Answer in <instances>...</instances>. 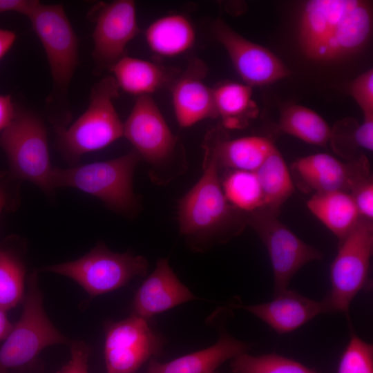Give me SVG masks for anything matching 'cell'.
Segmentation results:
<instances>
[{"label": "cell", "mask_w": 373, "mask_h": 373, "mask_svg": "<svg viewBox=\"0 0 373 373\" xmlns=\"http://www.w3.org/2000/svg\"><path fill=\"white\" fill-rule=\"evenodd\" d=\"M370 2L310 0L301 11L298 44L303 54L318 61L341 59L361 50L372 32Z\"/></svg>", "instance_id": "1"}, {"label": "cell", "mask_w": 373, "mask_h": 373, "mask_svg": "<svg viewBox=\"0 0 373 373\" xmlns=\"http://www.w3.org/2000/svg\"><path fill=\"white\" fill-rule=\"evenodd\" d=\"M203 151L202 175L178 205L180 233L197 251L229 241L247 225L245 213L233 207L224 194L216 158Z\"/></svg>", "instance_id": "2"}, {"label": "cell", "mask_w": 373, "mask_h": 373, "mask_svg": "<svg viewBox=\"0 0 373 373\" xmlns=\"http://www.w3.org/2000/svg\"><path fill=\"white\" fill-rule=\"evenodd\" d=\"M123 136L149 164V175L154 183L166 184L187 169L181 144L151 95L137 97L123 123Z\"/></svg>", "instance_id": "3"}, {"label": "cell", "mask_w": 373, "mask_h": 373, "mask_svg": "<svg viewBox=\"0 0 373 373\" xmlns=\"http://www.w3.org/2000/svg\"><path fill=\"white\" fill-rule=\"evenodd\" d=\"M133 149L111 160L68 168L54 166L52 183L57 188H73L98 198L112 211L128 218L140 210L133 190L134 171L141 161Z\"/></svg>", "instance_id": "4"}, {"label": "cell", "mask_w": 373, "mask_h": 373, "mask_svg": "<svg viewBox=\"0 0 373 373\" xmlns=\"http://www.w3.org/2000/svg\"><path fill=\"white\" fill-rule=\"evenodd\" d=\"M68 341L46 315L37 271H33L28 278L21 317L0 347V373H39L42 350Z\"/></svg>", "instance_id": "5"}, {"label": "cell", "mask_w": 373, "mask_h": 373, "mask_svg": "<svg viewBox=\"0 0 373 373\" xmlns=\"http://www.w3.org/2000/svg\"><path fill=\"white\" fill-rule=\"evenodd\" d=\"M119 90L112 75L104 77L93 86L86 110L68 128L55 127L57 148L68 162L76 163L123 136V122L113 103Z\"/></svg>", "instance_id": "6"}, {"label": "cell", "mask_w": 373, "mask_h": 373, "mask_svg": "<svg viewBox=\"0 0 373 373\" xmlns=\"http://www.w3.org/2000/svg\"><path fill=\"white\" fill-rule=\"evenodd\" d=\"M28 18L42 44L52 80L47 106L52 113L70 115L68 91L78 64L79 41L61 4H36Z\"/></svg>", "instance_id": "7"}, {"label": "cell", "mask_w": 373, "mask_h": 373, "mask_svg": "<svg viewBox=\"0 0 373 373\" xmlns=\"http://www.w3.org/2000/svg\"><path fill=\"white\" fill-rule=\"evenodd\" d=\"M0 146L15 179L28 181L48 196L55 189L52 183L48 135L43 119L35 111L17 107L10 124L1 131Z\"/></svg>", "instance_id": "8"}, {"label": "cell", "mask_w": 373, "mask_h": 373, "mask_svg": "<svg viewBox=\"0 0 373 373\" xmlns=\"http://www.w3.org/2000/svg\"><path fill=\"white\" fill-rule=\"evenodd\" d=\"M146 259L131 252L115 253L99 242L83 256L41 270L66 276L77 283L90 297L115 290L137 276L146 275Z\"/></svg>", "instance_id": "9"}, {"label": "cell", "mask_w": 373, "mask_h": 373, "mask_svg": "<svg viewBox=\"0 0 373 373\" xmlns=\"http://www.w3.org/2000/svg\"><path fill=\"white\" fill-rule=\"evenodd\" d=\"M373 251V225L361 219L341 240L330 266L331 291L324 298L329 313H349L356 294L367 283Z\"/></svg>", "instance_id": "10"}, {"label": "cell", "mask_w": 373, "mask_h": 373, "mask_svg": "<svg viewBox=\"0 0 373 373\" xmlns=\"http://www.w3.org/2000/svg\"><path fill=\"white\" fill-rule=\"evenodd\" d=\"M277 213L266 208L245 213L247 224L257 232L268 251L274 296L288 289L291 279L301 267L323 258L319 250L303 242L282 223Z\"/></svg>", "instance_id": "11"}, {"label": "cell", "mask_w": 373, "mask_h": 373, "mask_svg": "<svg viewBox=\"0 0 373 373\" xmlns=\"http://www.w3.org/2000/svg\"><path fill=\"white\" fill-rule=\"evenodd\" d=\"M95 27L92 57L96 73L110 70L126 56L128 44L140 32L132 0L100 3L91 11Z\"/></svg>", "instance_id": "12"}, {"label": "cell", "mask_w": 373, "mask_h": 373, "mask_svg": "<svg viewBox=\"0 0 373 373\" xmlns=\"http://www.w3.org/2000/svg\"><path fill=\"white\" fill-rule=\"evenodd\" d=\"M104 358L107 373H135L151 356L160 352L163 341L135 314L106 325Z\"/></svg>", "instance_id": "13"}, {"label": "cell", "mask_w": 373, "mask_h": 373, "mask_svg": "<svg viewBox=\"0 0 373 373\" xmlns=\"http://www.w3.org/2000/svg\"><path fill=\"white\" fill-rule=\"evenodd\" d=\"M212 31L245 84L251 87L264 86L289 75L287 68L272 52L245 39L222 19L214 22Z\"/></svg>", "instance_id": "14"}, {"label": "cell", "mask_w": 373, "mask_h": 373, "mask_svg": "<svg viewBox=\"0 0 373 373\" xmlns=\"http://www.w3.org/2000/svg\"><path fill=\"white\" fill-rule=\"evenodd\" d=\"M292 170L303 186L315 193H350L358 182L370 175L368 162L364 157L343 162L327 153L299 158L293 163Z\"/></svg>", "instance_id": "15"}, {"label": "cell", "mask_w": 373, "mask_h": 373, "mask_svg": "<svg viewBox=\"0 0 373 373\" xmlns=\"http://www.w3.org/2000/svg\"><path fill=\"white\" fill-rule=\"evenodd\" d=\"M206 64L192 59L186 70L172 82L171 93L175 116L179 126L188 128L208 119L218 117L213 89L204 82Z\"/></svg>", "instance_id": "16"}, {"label": "cell", "mask_w": 373, "mask_h": 373, "mask_svg": "<svg viewBox=\"0 0 373 373\" xmlns=\"http://www.w3.org/2000/svg\"><path fill=\"white\" fill-rule=\"evenodd\" d=\"M235 307L254 314L278 334L294 332L318 315L329 313L324 299L315 300L289 289L269 302Z\"/></svg>", "instance_id": "17"}, {"label": "cell", "mask_w": 373, "mask_h": 373, "mask_svg": "<svg viewBox=\"0 0 373 373\" xmlns=\"http://www.w3.org/2000/svg\"><path fill=\"white\" fill-rule=\"evenodd\" d=\"M202 149L216 158L219 168L255 172L275 147L269 139L252 135L230 140L222 126L204 135Z\"/></svg>", "instance_id": "18"}, {"label": "cell", "mask_w": 373, "mask_h": 373, "mask_svg": "<svg viewBox=\"0 0 373 373\" xmlns=\"http://www.w3.org/2000/svg\"><path fill=\"white\" fill-rule=\"evenodd\" d=\"M195 298L174 274L168 260L161 258L153 273L137 289L133 300V314L147 320Z\"/></svg>", "instance_id": "19"}, {"label": "cell", "mask_w": 373, "mask_h": 373, "mask_svg": "<svg viewBox=\"0 0 373 373\" xmlns=\"http://www.w3.org/2000/svg\"><path fill=\"white\" fill-rule=\"evenodd\" d=\"M249 348V343L224 333L206 349L165 363L151 361L146 373H213L224 362L247 352Z\"/></svg>", "instance_id": "20"}, {"label": "cell", "mask_w": 373, "mask_h": 373, "mask_svg": "<svg viewBox=\"0 0 373 373\" xmlns=\"http://www.w3.org/2000/svg\"><path fill=\"white\" fill-rule=\"evenodd\" d=\"M26 245L17 236L0 245V309L9 310L23 302L25 291Z\"/></svg>", "instance_id": "21"}, {"label": "cell", "mask_w": 373, "mask_h": 373, "mask_svg": "<svg viewBox=\"0 0 373 373\" xmlns=\"http://www.w3.org/2000/svg\"><path fill=\"white\" fill-rule=\"evenodd\" d=\"M145 39L155 54L172 57L193 48L195 31L190 20L182 14H171L151 23L145 31Z\"/></svg>", "instance_id": "22"}, {"label": "cell", "mask_w": 373, "mask_h": 373, "mask_svg": "<svg viewBox=\"0 0 373 373\" xmlns=\"http://www.w3.org/2000/svg\"><path fill=\"white\" fill-rule=\"evenodd\" d=\"M307 207L339 240L361 219L352 195L347 191L314 193Z\"/></svg>", "instance_id": "23"}, {"label": "cell", "mask_w": 373, "mask_h": 373, "mask_svg": "<svg viewBox=\"0 0 373 373\" xmlns=\"http://www.w3.org/2000/svg\"><path fill=\"white\" fill-rule=\"evenodd\" d=\"M119 88L137 97L150 95L166 84L168 70L153 62L125 56L109 70Z\"/></svg>", "instance_id": "24"}, {"label": "cell", "mask_w": 373, "mask_h": 373, "mask_svg": "<svg viewBox=\"0 0 373 373\" xmlns=\"http://www.w3.org/2000/svg\"><path fill=\"white\" fill-rule=\"evenodd\" d=\"M251 88L245 84L227 82L212 88L217 115L224 129L243 128L254 116Z\"/></svg>", "instance_id": "25"}, {"label": "cell", "mask_w": 373, "mask_h": 373, "mask_svg": "<svg viewBox=\"0 0 373 373\" xmlns=\"http://www.w3.org/2000/svg\"><path fill=\"white\" fill-rule=\"evenodd\" d=\"M255 172L262 191L264 208L278 213L294 193V185L286 162L276 146Z\"/></svg>", "instance_id": "26"}, {"label": "cell", "mask_w": 373, "mask_h": 373, "mask_svg": "<svg viewBox=\"0 0 373 373\" xmlns=\"http://www.w3.org/2000/svg\"><path fill=\"white\" fill-rule=\"evenodd\" d=\"M279 129L309 144L323 146L332 138L333 131L326 121L313 110L300 105L283 109Z\"/></svg>", "instance_id": "27"}, {"label": "cell", "mask_w": 373, "mask_h": 373, "mask_svg": "<svg viewBox=\"0 0 373 373\" xmlns=\"http://www.w3.org/2000/svg\"><path fill=\"white\" fill-rule=\"evenodd\" d=\"M221 184L228 202L241 212L249 213L265 207L256 172L231 170Z\"/></svg>", "instance_id": "28"}, {"label": "cell", "mask_w": 373, "mask_h": 373, "mask_svg": "<svg viewBox=\"0 0 373 373\" xmlns=\"http://www.w3.org/2000/svg\"><path fill=\"white\" fill-rule=\"evenodd\" d=\"M233 373H316L301 363L276 354L251 356L247 352L233 358Z\"/></svg>", "instance_id": "29"}, {"label": "cell", "mask_w": 373, "mask_h": 373, "mask_svg": "<svg viewBox=\"0 0 373 373\" xmlns=\"http://www.w3.org/2000/svg\"><path fill=\"white\" fill-rule=\"evenodd\" d=\"M337 373H373V346L353 334L339 362Z\"/></svg>", "instance_id": "30"}, {"label": "cell", "mask_w": 373, "mask_h": 373, "mask_svg": "<svg viewBox=\"0 0 373 373\" xmlns=\"http://www.w3.org/2000/svg\"><path fill=\"white\" fill-rule=\"evenodd\" d=\"M350 93L363 111V115H373V70H367L351 84Z\"/></svg>", "instance_id": "31"}, {"label": "cell", "mask_w": 373, "mask_h": 373, "mask_svg": "<svg viewBox=\"0 0 373 373\" xmlns=\"http://www.w3.org/2000/svg\"><path fill=\"white\" fill-rule=\"evenodd\" d=\"M361 218L372 221L373 182L367 176L358 182L350 192Z\"/></svg>", "instance_id": "32"}, {"label": "cell", "mask_w": 373, "mask_h": 373, "mask_svg": "<svg viewBox=\"0 0 373 373\" xmlns=\"http://www.w3.org/2000/svg\"><path fill=\"white\" fill-rule=\"evenodd\" d=\"M91 353L90 347L84 341L70 343V360L57 373H88V362Z\"/></svg>", "instance_id": "33"}, {"label": "cell", "mask_w": 373, "mask_h": 373, "mask_svg": "<svg viewBox=\"0 0 373 373\" xmlns=\"http://www.w3.org/2000/svg\"><path fill=\"white\" fill-rule=\"evenodd\" d=\"M10 173L0 174V215L4 209H15L19 204V186H13Z\"/></svg>", "instance_id": "34"}, {"label": "cell", "mask_w": 373, "mask_h": 373, "mask_svg": "<svg viewBox=\"0 0 373 373\" xmlns=\"http://www.w3.org/2000/svg\"><path fill=\"white\" fill-rule=\"evenodd\" d=\"M356 144L367 151L373 150V115H363V122L354 132Z\"/></svg>", "instance_id": "35"}, {"label": "cell", "mask_w": 373, "mask_h": 373, "mask_svg": "<svg viewBox=\"0 0 373 373\" xmlns=\"http://www.w3.org/2000/svg\"><path fill=\"white\" fill-rule=\"evenodd\" d=\"M38 2L37 0H0V14L15 12L28 17Z\"/></svg>", "instance_id": "36"}, {"label": "cell", "mask_w": 373, "mask_h": 373, "mask_svg": "<svg viewBox=\"0 0 373 373\" xmlns=\"http://www.w3.org/2000/svg\"><path fill=\"white\" fill-rule=\"evenodd\" d=\"M17 107L8 95H0V131H3L12 120Z\"/></svg>", "instance_id": "37"}, {"label": "cell", "mask_w": 373, "mask_h": 373, "mask_svg": "<svg viewBox=\"0 0 373 373\" xmlns=\"http://www.w3.org/2000/svg\"><path fill=\"white\" fill-rule=\"evenodd\" d=\"M16 38L15 32L0 28V60L11 48Z\"/></svg>", "instance_id": "38"}, {"label": "cell", "mask_w": 373, "mask_h": 373, "mask_svg": "<svg viewBox=\"0 0 373 373\" xmlns=\"http://www.w3.org/2000/svg\"><path fill=\"white\" fill-rule=\"evenodd\" d=\"M14 325L8 318L6 311L0 309V341L5 340L13 328Z\"/></svg>", "instance_id": "39"}, {"label": "cell", "mask_w": 373, "mask_h": 373, "mask_svg": "<svg viewBox=\"0 0 373 373\" xmlns=\"http://www.w3.org/2000/svg\"><path fill=\"white\" fill-rule=\"evenodd\" d=\"M213 373H216V372H213Z\"/></svg>", "instance_id": "40"}]
</instances>
